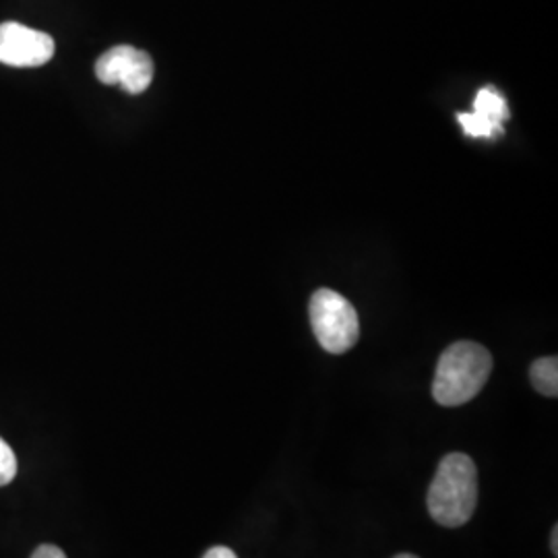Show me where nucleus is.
Segmentation results:
<instances>
[{
  "mask_svg": "<svg viewBox=\"0 0 558 558\" xmlns=\"http://www.w3.org/2000/svg\"><path fill=\"white\" fill-rule=\"evenodd\" d=\"M553 553L558 555V525L553 527Z\"/></svg>",
  "mask_w": 558,
  "mask_h": 558,
  "instance_id": "obj_11",
  "label": "nucleus"
},
{
  "mask_svg": "<svg viewBox=\"0 0 558 558\" xmlns=\"http://www.w3.org/2000/svg\"><path fill=\"white\" fill-rule=\"evenodd\" d=\"M96 77L104 85H120L126 94H143L154 81V60L133 46H114L96 62Z\"/></svg>",
  "mask_w": 558,
  "mask_h": 558,
  "instance_id": "obj_4",
  "label": "nucleus"
},
{
  "mask_svg": "<svg viewBox=\"0 0 558 558\" xmlns=\"http://www.w3.org/2000/svg\"><path fill=\"white\" fill-rule=\"evenodd\" d=\"M54 57L52 36L25 27L17 21L0 23V62L7 66L32 69Z\"/></svg>",
  "mask_w": 558,
  "mask_h": 558,
  "instance_id": "obj_5",
  "label": "nucleus"
},
{
  "mask_svg": "<svg viewBox=\"0 0 558 558\" xmlns=\"http://www.w3.org/2000/svg\"><path fill=\"white\" fill-rule=\"evenodd\" d=\"M532 385L546 398L558 396V360L557 356H546L532 364L530 368Z\"/></svg>",
  "mask_w": 558,
  "mask_h": 558,
  "instance_id": "obj_7",
  "label": "nucleus"
},
{
  "mask_svg": "<svg viewBox=\"0 0 558 558\" xmlns=\"http://www.w3.org/2000/svg\"><path fill=\"white\" fill-rule=\"evenodd\" d=\"M509 119L507 101L495 87H482L474 101V112L458 114L459 124L470 137L502 135V122Z\"/></svg>",
  "mask_w": 558,
  "mask_h": 558,
  "instance_id": "obj_6",
  "label": "nucleus"
},
{
  "mask_svg": "<svg viewBox=\"0 0 558 558\" xmlns=\"http://www.w3.org/2000/svg\"><path fill=\"white\" fill-rule=\"evenodd\" d=\"M396 558H418V557H414V555H398V557Z\"/></svg>",
  "mask_w": 558,
  "mask_h": 558,
  "instance_id": "obj_12",
  "label": "nucleus"
},
{
  "mask_svg": "<svg viewBox=\"0 0 558 558\" xmlns=\"http://www.w3.org/2000/svg\"><path fill=\"white\" fill-rule=\"evenodd\" d=\"M17 476V458L9 442L0 439V486L11 484Z\"/></svg>",
  "mask_w": 558,
  "mask_h": 558,
  "instance_id": "obj_8",
  "label": "nucleus"
},
{
  "mask_svg": "<svg viewBox=\"0 0 558 558\" xmlns=\"http://www.w3.org/2000/svg\"><path fill=\"white\" fill-rule=\"evenodd\" d=\"M32 558H66V555L54 544H41L34 550Z\"/></svg>",
  "mask_w": 558,
  "mask_h": 558,
  "instance_id": "obj_9",
  "label": "nucleus"
},
{
  "mask_svg": "<svg viewBox=\"0 0 558 558\" xmlns=\"http://www.w3.org/2000/svg\"><path fill=\"white\" fill-rule=\"evenodd\" d=\"M315 338L329 354H343L356 345L360 338L359 313L352 302L336 290L320 288L308 306Z\"/></svg>",
  "mask_w": 558,
  "mask_h": 558,
  "instance_id": "obj_3",
  "label": "nucleus"
},
{
  "mask_svg": "<svg viewBox=\"0 0 558 558\" xmlns=\"http://www.w3.org/2000/svg\"><path fill=\"white\" fill-rule=\"evenodd\" d=\"M203 558H239L236 557V553L234 550H230L228 546H214V548H209L207 553H205V557Z\"/></svg>",
  "mask_w": 558,
  "mask_h": 558,
  "instance_id": "obj_10",
  "label": "nucleus"
},
{
  "mask_svg": "<svg viewBox=\"0 0 558 558\" xmlns=\"http://www.w3.org/2000/svg\"><path fill=\"white\" fill-rule=\"evenodd\" d=\"M478 507V468L463 453L440 459L428 488V513L445 527L465 525Z\"/></svg>",
  "mask_w": 558,
  "mask_h": 558,
  "instance_id": "obj_1",
  "label": "nucleus"
},
{
  "mask_svg": "<svg viewBox=\"0 0 558 558\" xmlns=\"http://www.w3.org/2000/svg\"><path fill=\"white\" fill-rule=\"evenodd\" d=\"M493 373L490 352L476 341L451 343L437 364L433 398L445 408H458L478 396Z\"/></svg>",
  "mask_w": 558,
  "mask_h": 558,
  "instance_id": "obj_2",
  "label": "nucleus"
}]
</instances>
